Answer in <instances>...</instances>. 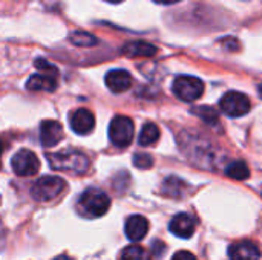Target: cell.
Returning <instances> with one entry per match:
<instances>
[{
    "label": "cell",
    "mask_w": 262,
    "mask_h": 260,
    "mask_svg": "<svg viewBox=\"0 0 262 260\" xmlns=\"http://www.w3.org/2000/svg\"><path fill=\"white\" fill-rule=\"evenodd\" d=\"M106 2H109V3H120V2H123V0H106Z\"/></svg>",
    "instance_id": "cell-27"
},
{
    "label": "cell",
    "mask_w": 262,
    "mask_h": 260,
    "mask_svg": "<svg viewBox=\"0 0 262 260\" xmlns=\"http://www.w3.org/2000/svg\"><path fill=\"white\" fill-rule=\"evenodd\" d=\"M154 2L160 5H173V3H178L180 0H154Z\"/></svg>",
    "instance_id": "cell-25"
},
{
    "label": "cell",
    "mask_w": 262,
    "mask_h": 260,
    "mask_svg": "<svg viewBox=\"0 0 262 260\" xmlns=\"http://www.w3.org/2000/svg\"><path fill=\"white\" fill-rule=\"evenodd\" d=\"M54 260H74V259H71V257H68V256H58V257H55Z\"/></svg>",
    "instance_id": "cell-26"
},
{
    "label": "cell",
    "mask_w": 262,
    "mask_h": 260,
    "mask_svg": "<svg viewBox=\"0 0 262 260\" xmlns=\"http://www.w3.org/2000/svg\"><path fill=\"white\" fill-rule=\"evenodd\" d=\"M193 113L198 115L200 118H203L209 124H213L215 121H218V113L212 107H196V109H193Z\"/></svg>",
    "instance_id": "cell-21"
},
{
    "label": "cell",
    "mask_w": 262,
    "mask_h": 260,
    "mask_svg": "<svg viewBox=\"0 0 262 260\" xmlns=\"http://www.w3.org/2000/svg\"><path fill=\"white\" fill-rule=\"evenodd\" d=\"M172 260H196V257L192 254V253H189V251H178Z\"/></svg>",
    "instance_id": "cell-24"
},
{
    "label": "cell",
    "mask_w": 262,
    "mask_h": 260,
    "mask_svg": "<svg viewBox=\"0 0 262 260\" xmlns=\"http://www.w3.org/2000/svg\"><path fill=\"white\" fill-rule=\"evenodd\" d=\"M147 231H149V221L144 216L134 215V216H130L126 221L124 233H126V236H127L129 241L138 242V241H141V239L146 238Z\"/></svg>",
    "instance_id": "cell-12"
},
{
    "label": "cell",
    "mask_w": 262,
    "mask_h": 260,
    "mask_svg": "<svg viewBox=\"0 0 262 260\" xmlns=\"http://www.w3.org/2000/svg\"><path fill=\"white\" fill-rule=\"evenodd\" d=\"M258 92H259V97H261V98H262V84H261V86H259V89H258Z\"/></svg>",
    "instance_id": "cell-28"
},
{
    "label": "cell",
    "mask_w": 262,
    "mask_h": 260,
    "mask_svg": "<svg viewBox=\"0 0 262 260\" xmlns=\"http://www.w3.org/2000/svg\"><path fill=\"white\" fill-rule=\"evenodd\" d=\"M69 40L77 46H94V44H97V38L88 32H83V31H75L74 34H71Z\"/></svg>",
    "instance_id": "cell-20"
},
{
    "label": "cell",
    "mask_w": 262,
    "mask_h": 260,
    "mask_svg": "<svg viewBox=\"0 0 262 260\" xmlns=\"http://www.w3.org/2000/svg\"><path fill=\"white\" fill-rule=\"evenodd\" d=\"M226 175L232 179H236V181H244L250 176V170L247 167L246 162L243 161H235L232 164L227 166L226 169Z\"/></svg>",
    "instance_id": "cell-17"
},
{
    "label": "cell",
    "mask_w": 262,
    "mask_h": 260,
    "mask_svg": "<svg viewBox=\"0 0 262 260\" xmlns=\"http://www.w3.org/2000/svg\"><path fill=\"white\" fill-rule=\"evenodd\" d=\"M35 67H37V69H40V70H43L45 74L57 75V67H55V66H52V64H49V63H48L46 60H43V58L35 60Z\"/></svg>",
    "instance_id": "cell-23"
},
{
    "label": "cell",
    "mask_w": 262,
    "mask_h": 260,
    "mask_svg": "<svg viewBox=\"0 0 262 260\" xmlns=\"http://www.w3.org/2000/svg\"><path fill=\"white\" fill-rule=\"evenodd\" d=\"M220 107L221 110L230 116V118H238V116H244L249 113L250 110V100L247 95L241 93V92H227L221 101H220Z\"/></svg>",
    "instance_id": "cell-6"
},
{
    "label": "cell",
    "mask_w": 262,
    "mask_h": 260,
    "mask_svg": "<svg viewBox=\"0 0 262 260\" xmlns=\"http://www.w3.org/2000/svg\"><path fill=\"white\" fill-rule=\"evenodd\" d=\"M63 138V127L55 120H46L40 126V141L45 147L57 146Z\"/></svg>",
    "instance_id": "cell-9"
},
{
    "label": "cell",
    "mask_w": 262,
    "mask_h": 260,
    "mask_svg": "<svg viewBox=\"0 0 262 260\" xmlns=\"http://www.w3.org/2000/svg\"><path fill=\"white\" fill-rule=\"evenodd\" d=\"M172 90L173 93L183 100V101H195L198 100L203 92H204V83L198 78V77H192V75H181L177 77L173 84H172Z\"/></svg>",
    "instance_id": "cell-5"
},
{
    "label": "cell",
    "mask_w": 262,
    "mask_h": 260,
    "mask_svg": "<svg viewBox=\"0 0 262 260\" xmlns=\"http://www.w3.org/2000/svg\"><path fill=\"white\" fill-rule=\"evenodd\" d=\"M26 89L54 92L57 89V78L55 75H51V74H34L28 78Z\"/></svg>",
    "instance_id": "cell-14"
},
{
    "label": "cell",
    "mask_w": 262,
    "mask_h": 260,
    "mask_svg": "<svg viewBox=\"0 0 262 260\" xmlns=\"http://www.w3.org/2000/svg\"><path fill=\"white\" fill-rule=\"evenodd\" d=\"M134 166L138 169H143V170L150 169L154 166V158L147 153H137L134 156Z\"/></svg>",
    "instance_id": "cell-22"
},
{
    "label": "cell",
    "mask_w": 262,
    "mask_h": 260,
    "mask_svg": "<svg viewBox=\"0 0 262 260\" xmlns=\"http://www.w3.org/2000/svg\"><path fill=\"white\" fill-rule=\"evenodd\" d=\"M46 158L54 170L69 172L74 175H84L89 169V159L86 158V155L77 150L49 153Z\"/></svg>",
    "instance_id": "cell-1"
},
{
    "label": "cell",
    "mask_w": 262,
    "mask_h": 260,
    "mask_svg": "<svg viewBox=\"0 0 262 260\" xmlns=\"http://www.w3.org/2000/svg\"><path fill=\"white\" fill-rule=\"evenodd\" d=\"M109 139L115 147H127L134 139V121L124 115H117L109 126Z\"/></svg>",
    "instance_id": "cell-4"
},
{
    "label": "cell",
    "mask_w": 262,
    "mask_h": 260,
    "mask_svg": "<svg viewBox=\"0 0 262 260\" xmlns=\"http://www.w3.org/2000/svg\"><path fill=\"white\" fill-rule=\"evenodd\" d=\"M230 260H258L261 257L259 247L252 241H241L229 248Z\"/></svg>",
    "instance_id": "cell-10"
},
{
    "label": "cell",
    "mask_w": 262,
    "mask_h": 260,
    "mask_svg": "<svg viewBox=\"0 0 262 260\" xmlns=\"http://www.w3.org/2000/svg\"><path fill=\"white\" fill-rule=\"evenodd\" d=\"M106 86L114 92V93H121L126 92L132 86V77L127 70L124 69H114L106 74Z\"/></svg>",
    "instance_id": "cell-13"
},
{
    "label": "cell",
    "mask_w": 262,
    "mask_h": 260,
    "mask_svg": "<svg viewBox=\"0 0 262 260\" xmlns=\"http://www.w3.org/2000/svg\"><path fill=\"white\" fill-rule=\"evenodd\" d=\"M69 124L77 135H89L95 127V116L88 109H77L69 116Z\"/></svg>",
    "instance_id": "cell-8"
},
{
    "label": "cell",
    "mask_w": 262,
    "mask_h": 260,
    "mask_svg": "<svg viewBox=\"0 0 262 260\" xmlns=\"http://www.w3.org/2000/svg\"><path fill=\"white\" fill-rule=\"evenodd\" d=\"M11 166H12V170L18 176H32L38 172L40 161L34 152H31L28 149H21L12 156Z\"/></svg>",
    "instance_id": "cell-7"
},
{
    "label": "cell",
    "mask_w": 262,
    "mask_h": 260,
    "mask_svg": "<svg viewBox=\"0 0 262 260\" xmlns=\"http://www.w3.org/2000/svg\"><path fill=\"white\" fill-rule=\"evenodd\" d=\"M121 52L129 57H154L157 54V48L146 41H132L127 43Z\"/></svg>",
    "instance_id": "cell-15"
},
{
    "label": "cell",
    "mask_w": 262,
    "mask_h": 260,
    "mask_svg": "<svg viewBox=\"0 0 262 260\" xmlns=\"http://www.w3.org/2000/svg\"><path fill=\"white\" fill-rule=\"evenodd\" d=\"M169 230L177 238L189 239L195 231V219L187 213H178L177 216L172 218L169 224Z\"/></svg>",
    "instance_id": "cell-11"
},
{
    "label": "cell",
    "mask_w": 262,
    "mask_h": 260,
    "mask_svg": "<svg viewBox=\"0 0 262 260\" xmlns=\"http://www.w3.org/2000/svg\"><path fill=\"white\" fill-rule=\"evenodd\" d=\"M2 150H3V146H2V141H0V155H2Z\"/></svg>",
    "instance_id": "cell-29"
},
{
    "label": "cell",
    "mask_w": 262,
    "mask_h": 260,
    "mask_svg": "<svg viewBox=\"0 0 262 260\" xmlns=\"http://www.w3.org/2000/svg\"><path fill=\"white\" fill-rule=\"evenodd\" d=\"M158 138H160V129H158V126L154 124V123H147V124H144V127L141 129L138 143H140V146L147 147V146L155 144V143L158 141Z\"/></svg>",
    "instance_id": "cell-16"
},
{
    "label": "cell",
    "mask_w": 262,
    "mask_h": 260,
    "mask_svg": "<svg viewBox=\"0 0 262 260\" xmlns=\"http://www.w3.org/2000/svg\"><path fill=\"white\" fill-rule=\"evenodd\" d=\"M66 182L58 176H43L37 179L31 188V196L37 202H48L61 195Z\"/></svg>",
    "instance_id": "cell-3"
},
{
    "label": "cell",
    "mask_w": 262,
    "mask_h": 260,
    "mask_svg": "<svg viewBox=\"0 0 262 260\" xmlns=\"http://www.w3.org/2000/svg\"><path fill=\"white\" fill-rule=\"evenodd\" d=\"M183 188H186V184L178 178H167L163 184V193L167 196H172V198L181 196Z\"/></svg>",
    "instance_id": "cell-19"
},
{
    "label": "cell",
    "mask_w": 262,
    "mask_h": 260,
    "mask_svg": "<svg viewBox=\"0 0 262 260\" xmlns=\"http://www.w3.org/2000/svg\"><path fill=\"white\" fill-rule=\"evenodd\" d=\"M120 260H152L149 253L138 247V245H130V247H126L121 254H120Z\"/></svg>",
    "instance_id": "cell-18"
},
{
    "label": "cell",
    "mask_w": 262,
    "mask_h": 260,
    "mask_svg": "<svg viewBox=\"0 0 262 260\" xmlns=\"http://www.w3.org/2000/svg\"><path fill=\"white\" fill-rule=\"evenodd\" d=\"M111 207V198L100 188H88L78 199V210L83 216L95 219L107 213Z\"/></svg>",
    "instance_id": "cell-2"
}]
</instances>
